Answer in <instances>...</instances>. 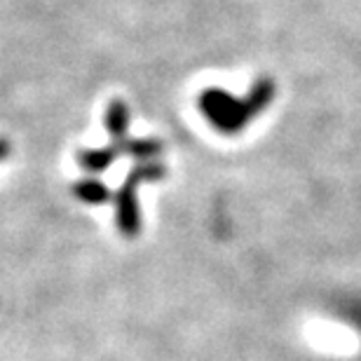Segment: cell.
<instances>
[{
    "instance_id": "4",
    "label": "cell",
    "mask_w": 361,
    "mask_h": 361,
    "mask_svg": "<svg viewBox=\"0 0 361 361\" xmlns=\"http://www.w3.org/2000/svg\"><path fill=\"white\" fill-rule=\"evenodd\" d=\"M75 195L80 197L82 202H87V204H101V202H106L111 197V192L106 190L104 183H99V180L94 178H87V180H78L73 185Z\"/></svg>"
},
{
    "instance_id": "2",
    "label": "cell",
    "mask_w": 361,
    "mask_h": 361,
    "mask_svg": "<svg viewBox=\"0 0 361 361\" xmlns=\"http://www.w3.org/2000/svg\"><path fill=\"white\" fill-rule=\"evenodd\" d=\"M164 176V167L160 162H139L136 169L127 176L125 185L120 188L115 200H118V228L125 235H136L141 230V212L136 190L141 188L143 180H157Z\"/></svg>"
},
{
    "instance_id": "5",
    "label": "cell",
    "mask_w": 361,
    "mask_h": 361,
    "mask_svg": "<svg viewBox=\"0 0 361 361\" xmlns=\"http://www.w3.org/2000/svg\"><path fill=\"white\" fill-rule=\"evenodd\" d=\"M7 150H10V148H7V143L0 141V157H5V155H7Z\"/></svg>"
},
{
    "instance_id": "3",
    "label": "cell",
    "mask_w": 361,
    "mask_h": 361,
    "mask_svg": "<svg viewBox=\"0 0 361 361\" xmlns=\"http://www.w3.org/2000/svg\"><path fill=\"white\" fill-rule=\"evenodd\" d=\"M118 157L113 148H99V150H82V153H78V164H80L82 169L87 171H106L111 167V162Z\"/></svg>"
},
{
    "instance_id": "1",
    "label": "cell",
    "mask_w": 361,
    "mask_h": 361,
    "mask_svg": "<svg viewBox=\"0 0 361 361\" xmlns=\"http://www.w3.org/2000/svg\"><path fill=\"white\" fill-rule=\"evenodd\" d=\"M277 85L272 78H258L247 97H233L221 87H209L200 97L202 115L221 134H240L274 101Z\"/></svg>"
}]
</instances>
